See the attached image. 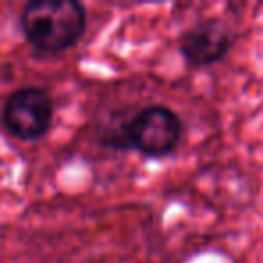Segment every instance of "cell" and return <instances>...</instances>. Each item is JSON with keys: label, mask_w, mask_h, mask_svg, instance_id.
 <instances>
[{"label": "cell", "mask_w": 263, "mask_h": 263, "mask_svg": "<svg viewBox=\"0 0 263 263\" xmlns=\"http://www.w3.org/2000/svg\"><path fill=\"white\" fill-rule=\"evenodd\" d=\"M24 36L36 51L56 54L74 47L87 27V11L76 0H34L20 15Z\"/></svg>", "instance_id": "obj_1"}, {"label": "cell", "mask_w": 263, "mask_h": 263, "mask_svg": "<svg viewBox=\"0 0 263 263\" xmlns=\"http://www.w3.org/2000/svg\"><path fill=\"white\" fill-rule=\"evenodd\" d=\"M182 119L164 105H150L110 132L108 146L134 148L144 157L161 159L173 154L182 137Z\"/></svg>", "instance_id": "obj_2"}, {"label": "cell", "mask_w": 263, "mask_h": 263, "mask_svg": "<svg viewBox=\"0 0 263 263\" xmlns=\"http://www.w3.org/2000/svg\"><path fill=\"white\" fill-rule=\"evenodd\" d=\"M52 116L54 105L47 90L40 87H22L6 101L2 123L16 139L34 141L49 132Z\"/></svg>", "instance_id": "obj_3"}, {"label": "cell", "mask_w": 263, "mask_h": 263, "mask_svg": "<svg viewBox=\"0 0 263 263\" xmlns=\"http://www.w3.org/2000/svg\"><path fill=\"white\" fill-rule=\"evenodd\" d=\"M233 45V34L222 20H200L179 38V49L187 63L205 67L220 62Z\"/></svg>", "instance_id": "obj_4"}]
</instances>
